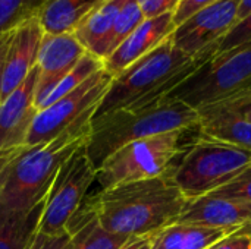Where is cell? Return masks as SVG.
I'll return each instance as SVG.
<instances>
[{"instance_id": "obj_15", "label": "cell", "mask_w": 251, "mask_h": 249, "mask_svg": "<svg viewBox=\"0 0 251 249\" xmlns=\"http://www.w3.org/2000/svg\"><path fill=\"white\" fill-rule=\"evenodd\" d=\"M178 222L221 229H238L251 223V203L204 195L188 200Z\"/></svg>"}, {"instance_id": "obj_28", "label": "cell", "mask_w": 251, "mask_h": 249, "mask_svg": "<svg viewBox=\"0 0 251 249\" xmlns=\"http://www.w3.org/2000/svg\"><path fill=\"white\" fill-rule=\"evenodd\" d=\"M209 249H251V223L238 227Z\"/></svg>"}, {"instance_id": "obj_13", "label": "cell", "mask_w": 251, "mask_h": 249, "mask_svg": "<svg viewBox=\"0 0 251 249\" xmlns=\"http://www.w3.org/2000/svg\"><path fill=\"white\" fill-rule=\"evenodd\" d=\"M174 13L144 19L104 60V69L116 76L134 62L154 50L175 31Z\"/></svg>"}, {"instance_id": "obj_7", "label": "cell", "mask_w": 251, "mask_h": 249, "mask_svg": "<svg viewBox=\"0 0 251 249\" xmlns=\"http://www.w3.org/2000/svg\"><path fill=\"white\" fill-rule=\"evenodd\" d=\"M185 131H172L144 139L132 141L112 156L97 170L100 191L166 175L172 161L181 153V139Z\"/></svg>"}, {"instance_id": "obj_10", "label": "cell", "mask_w": 251, "mask_h": 249, "mask_svg": "<svg viewBox=\"0 0 251 249\" xmlns=\"http://www.w3.org/2000/svg\"><path fill=\"white\" fill-rule=\"evenodd\" d=\"M240 1L219 0L196 12L172 32L174 45L193 59L206 53H216L219 43L240 22Z\"/></svg>"}, {"instance_id": "obj_12", "label": "cell", "mask_w": 251, "mask_h": 249, "mask_svg": "<svg viewBox=\"0 0 251 249\" xmlns=\"http://www.w3.org/2000/svg\"><path fill=\"white\" fill-rule=\"evenodd\" d=\"M37 66L0 103V150L26 144L29 129L38 114L35 106Z\"/></svg>"}, {"instance_id": "obj_31", "label": "cell", "mask_w": 251, "mask_h": 249, "mask_svg": "<svg viewBox=\"0 0 251 249\" xmlns=\"http://www.w3.org/2000/svg\"><path fill=\"white\" fill-rule=\"evenodd\" d=\"M68 242H69L68 233L60 236H46L37 233L28 249H66Z\"/></svg>"}, {"instance_id": "obj_26", "label": "cell", "mask_w": 251, "mask_h": 249, "mask_svg": "<svg viewBox=\"0 0 251 249\" xmlns=\"http://www.w3.org/2000/svg\"><path fill=\"white\" fill-rule=\"evenodd\" d=\"M251 43V13L244 18L243 21H240L226 35L225 38L219 43L216 53L215 54H222V53H228L234 48H238L241 45L250 44Z\"/></svg>"}, {"instance_id": "obj_3", "label": "cell", "mask_w": 251, "mask_h": 249, "mask_svg": "<svg viewBox=\"0 0 251 249\" xmlns=\"http://www.w3.org/2000/svg\"><path fill=\"white\" fill-rule=\"evenodd\" d=\"M213 54L206 53L193 59L176 48L168 37L154 50L113 76L93 119L116 110L143 107L163 98Z\"/></svg>"}, {"instance_id": "obj_32", "label": "cell", "mask_w": 251, "mask_h": 249, "mask_svg": "<svg viewBox=\"0 0 251 249\" xmlns=\"http://www.w3.org/2000/svg\"><path fill=\"white\" fill-rule=\"evenodd\" d=\"M12 31L0 35V103H1V79H3V68H4V57H6V50L9 45Z\"/></svg>"}, {"instance_id": "obj_24", "label": "cell", "mask_w": 251, "mask_h": 249, "mask_svg": "<svg viewBox=\"0 0 251 249\" xmlns=\"http://www.w3.org/2000/svg\"><path fill=\"white\" fill-rule=\"evenodd\" d=\"M144 21V16L137 4L135 0H125L122 4L115 25L112 31V40H110V53Z\"/></svg>"}, {"instance_id": "obj_11", "label": "cell", "mask_w": 251, "mask_h": 249, "mask_svg": "<svg viewBox=\"0 0 251 249\" xmlns=\"http://www.w3.org/2000/svg\"><path fill=\"white\" fill-rule=\"evenodd\" d=\"M85 53V48L72 32L43 35L35 63L38 70L35 87L37 109H40L51 90L76 66Z\"/></svg>"}, {"instance_id": "obj_33", "label": "cell", "mask_w": 251, "mask_h": 249, "mask_svg": "<svg viewBox=\"0 0 251 249\" xmlns=\"http://www.w3.org/2000/svg\"><path fill=\"white\" fill-rule=\"evenodd\" d=\"M151 248V236L143 238H131L126 244H124L119 249H150Z\"/></svg>"}, {"instance_id": "obj_29", "label": "cell", "mask_w": 251, "mask_h": 249, "mask_svg": "<svg viewBox=\"0 0 251 249\" xmlns=\"http://www.w3.org/2000/svg\"><path fill=\"white\" fill-rule=\"evenodd\" d=\"M144 19L174 13L181 0H135Z\"/></svg>"}, {"instance_id": "obj_8", "label": "cell", "mask_w": 251, "mask_h": 249, "mask_svg": "<svg viewBox=\"0 0 251 249\" xmlns=\"http://www.w3.org/2000/svg\"><path fill=\"white\" fill-rule=\"evenodd\" d=\"M85 145L78 148L59 169L44 201L38 233L65 235L69 220L82 205L87 191L97 179V170L87 156Z\"/></svg>"}, {"instance_id": "obj_27", "label": "cell", "mask_w": 251, "mask_h": 249, "mask_svg": "<svg viewBox=\"0 0 251 249\" xmlns=\"http://www.w3.org/2000/svg\"><path fill=\"white\" fill-rule=\"evenodd\" d=\"M215 106L251 122V90L240 92L237 95H232V97L222 100L219 103H215Z\"/></svg>"}, {"instance_id": "obj_6", "label": "cell", "mask_w": 251, "mask_h": 249, "mask_svg": "<svg viewBox=\"0 0 251 249\" xmlns=\"http://www.w3.org/2000/svg\"><path fill=\"white\" fill-rule=\"evenodd\" d=\"M250 90L251 43L228 53L213 54L165 97L199 110Z\"/></svg>"}, {"instance_id": "obj_34", "label": "cell", "mask_w": 251, "mask_h": 249, "mask_svg": "<svg viewBox=\"0 0 251 249\" xmlns=\"http://www.w3.org/2000/svg\"><path fill=\"white\" fill-rule=\"evenodd\" d=\"M251 13V0H241L238 9V21H243Z\"/></svg>"}, {"instance_id": "obj_35", "label": "cell", "mask_w": 251, "mask_h": 249, "mask_svg": "<svg viewBox=\"0 0 251 249\" xmlns=\"http://www.w3.org/2000/svg\"><path fill=\"white\" fill-rule=\"evenodd\" d=\"M103 1H106V0H103Z\"/></svg>"}, {"instance_id": "obj_22", "label": "cell", "mask_w": 251, "mask_h": 249, "mask_svg": "<svg viewBox=\"0 0 251 249\" xmlns=\"http://www.w3.org/2000/svg\"><path fill=\"white\" fill-rule=\"evenodd\" d=\"M103 68H104L103 66V60H100L99 57H96V56H93L90 53H85L81 57V60L76 63V66L51 90V92L41 103L38 112L46 109L51 103L57 101L60 97H63V95L69 94L71 91H74L76 87H79L84 81H87L91 75H94L96 72H99Z\"/></svg>"}, {"instance_id": "obj_5", "label": "cell", "mask_w": 251, "mask_h": 249, "mask_svg": "<svg viewBox=\"0 0 251 249\" xmlns=\"http://www.w3.org/2000/svg\"><path fill=\"white\" fill-rule=\"evenodd\" d=\"M251 166V151L200 135L168 178L187 200L222 188Z\"/></svg>"}, {"instance_id": "obj_4", "label": "cell", "mask_w": 251, "mask_h": 249, "mask_svg": "<svg viewBox=\"0 0 251 249\" xmlns=\"http://www.w3.org/2000/svg\"><path fill=\"white\" fill-rule=\"evenodd\" d=\"M199 112L184 101L163 97L151 104L124 109L91 119V134L85 145L96 170L121 147L172 131H187L197 126Z\"/></svg>"}, {"instance_id": "obj_23", "label": "cell", "mask_w": 251, "mask_h": 249, "mask_svg": "<svg viewBox=\"0 0 251 249\" xmlns=\"http://www.w3.org/2000/svg\"><path fill=\"white\" fill-rule=\"evenodd\" d=\"M49 0H0V35L38 18Z\"/></svg>"}, {"instance_id": "obj_16", "label": "cell", "mask_w": 251, "mask_h": 249, "mask_svg": "<svg viewBox=\"0 0 251 249\" xmlns=\"http://www.w3.org/2000/svg\"><path fill=\"white\" fill-rule=\"evenodd\" d=\"M125 0H106L88 12L72 34L87 53L104 60L110 54V40L116 16Z\"/></svg>"}, {"instance_id": "obj_20", "label": "cell", "mask_w": 251, "mask_h": 249, "mask_svg": "<svg viewBox=\"0 0 251 249\" xmlns=\"http://www.w3.org/2000/svg\"><path fill=\"white\" fill-rule=\"evenodd\" d=\"M103 0H49L38 21L44 34L72 32L79 21Z\"/></svg>"}, {"instance_id": "obj_2", "label": "cell", "mask_w": 251, "mask_h": 249, "mask_svg": "<svg viewBox=\"0 0 251 249\" xmlns=\"http://www.w3.org/2000/svg\"><path fill=\"white\" fill-rule=\"evenodd\" d=\"M87 203L104 230L143 238L176 223L188 200L168 175H163L99 191Z\"/></svg>"}, {"instance_id": "obj_21", "label": "cell", "mask_w": 251, "mask_h": 249, "mask_svg": "<svg viewBox=\"0 0 251 249\" xmlns=\"http://www.w3.org/2000/svg\"><path fill=\"white\" fill-rule=\"evenodd\" d=\"M44 201L26 214H15L0 219V249L29 248L38 233Z\"/></svg>"}, {"instance_id": "obj_30", "label": "cell", "mask_w": 251, "mask_h": 249, "mask_svg": "<svg viewBox=\"0 0 251 249\" xmlns=\"http://www.w3.org/2000/svg\"><path fill=\"white\" fill-rule=\"evenodd\" d=\"M216 1H219V0H181L176 10L174 12V23H175V26L181 25L184 21H187L196 12L213 4Z\"/></svg>"}, {"instance_id": "obj_18", "label": "cell", "mask_w": 251, "mask_h": 249, "mask_svg": "<svg viewBox=\"0 0 251 249\" xmlns=\"http://www.w3.org/2000/svg\"><path fill=\"white\" fill-rule=\"evenodd\" d=\"M197 112L200 135L251 151V122L215 104Z\"/></svg>"}, {"instance_id": "obj_14", "label": "cell", "mask_w": 251, "mask_h": 249, "mask_svg": "<svg viewBox=\"0 0 251 249\" xmlns=\"http://www.w3.org/2000/svg\"><path fill=\"white\" fill-rule=\"evenodd\" d=\"M44 31L38 18L29 19L12 31L4 57L1 100L7 97L35 68Z\"/></svg>"}, {"instance_id": "obj_19", "label": "cell", "mask_w": 251, "mask_h": 249, "mask_svg": "<svg viewBox=\"0 0 251 249\" xmlns=\"http://www.w3.org/2000/svg\"><path fill=\"white\" fill-rule=\"evenodd\" d=\"M234 230L176 222L151 236L150 249H209Z\"/></svg>"}, {"instance_id": "obj_1", "label": "cell", "mask_w": 251, "mask_h": 249, "mask_svg": "<svg viewBox=\"0 0 251 249\" xmlns=\"http://www.w3.org/2000/svg\"><path fill=\"white\" fill-rule=\"evenodd\" d=\"M91 134L84 120L49 142L0 150V219L26 214L41 204L63 163Z\"/></svg>"}, {"instance_id": "obj_17", "label": "cell", "mask_w": 251, "mask_h": 249, "mask_svg": "<svg viewBox=\"0 0 251 249\" xmlns=\"http://www.w3.org/2000/svg\"><path fill=\"white\" fill-rule=\"evenodd\" d=\"M66 233L69 235L66 249H119L131 239L104 230L87 200L69 220Z\"/></svg>"}, {"instance_id": "obj_9", "label": "cell", "mask_w": 251, "mask_h": 249, "mask_svg": "<svg viewBox=\"0 0 251 249\" xmlns=\"http://www.w3.org/2000/svg\"><path fill=\"white\" fill-rule=\"evenodd\" d=\"M113 76L103 68L69 94L40 110L26 138L28 145L49 142L66 129L93 119Z\"/></svg>"}, {"instance_id": "obj_25", "label": "cell", "mask_w": 251, "mask_h": 249, "mask_svg": "<svg viewBox=\"0 0 251 249\" xmlns=\"http://www.w3.org/2000/svg\"><path fill=\"white\" fill-rule=\"evenodd\" d=\"M209 195L218 197V198H228V200L251 203V166H249L246 170H243L231 182L213 191Z\"/></svg>"}]
</instances>
